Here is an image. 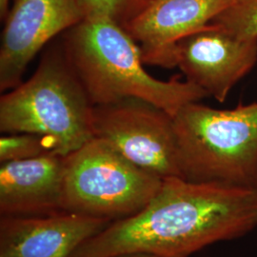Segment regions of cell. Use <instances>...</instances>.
Masks as SVG:
<instances>
[{"mask_svg":"<svg viewBox=\"0 0 257 257\" xmlns=\"http://www.w3.org/2000/svg\"><path fill=\"white\" fill-rule=\"evenodd\" d=\"M257 228V188L196 183L169 177L137 213L112 221L70 257L146 252L189 257Z\"/></svg>","mask_w":257,"mask_h":257,"instance_id":"cell-1","label":"cell"},{"mask_svg":"<svg viewBox=\"0 0 257 257\" xmlns=\"http://www.w3.org/2000/svg\"><path fill=\"white\" fill-rule=\"evenodd\" d=\"M63 51L93 106L135 98L174 117L185 105L209 96L179 76L168 81L153 77L138 42L110 19L85 18L66 31Z\"/></svg>","mask_w":257,"mask_h":257,"instance_id":"cell-2","label":"cell"},{"mask_svg":"<svg viewBox=\"0 0 257 257\" xmlns=\"http://www.w3.org/2000/svg\"><path fill=\"white\" fill-rule=\"evenodd\" d=\"M92 109L64 51H53L30 79L1 96L0 131L41 136L68 156L93 138Z\"/></svg>","mask_w":257,"mask_h":257,"instance_id":"cell-3","label":"cell"},{"mask_svg":"<svg viewBox=\"0 0 257 257\" xmlns=\"http://www.w3.org/2000/svg\"><path fill=\"white\" fill-rule=\"evenodd\" d=\"M173 118L183 179L257 188V102L230 110L191 102Z\"/></svg>","mask_w":257,"mask_h":257,"instance_id":"cell-4","label":"cell"},{"mask_svg":"<svg viewBox=\"0 0 257 257\" xmlns=\"http://www.w3.org/2000/svg\"><path fill=\"white\" fill-rule=\"evenodd\" d=\"M163 179L97 138L66 156L62 211L118 220L141 211Z\"/></svg>","mask_w":257,"mask_h":257,"instance_id":"cell-5","label":"cell"},{"mask_svg":"<svg viewBox=\"0 0 257 257\" xmlns=\"http://www.w3.org/2000/svg\"><path fill=\"white\" fill-rule=\"evenodd\" d=\"M92 126L93 138L142 170L161 179L182 178L174 118L164 110L135 98L93 106Z\"/></svg>","mask_w":257,"mask_h":257,"instance_id":"cell-6","label":"cell"},{"mask_svg":"<svg viewBox=\"0 0 257 257\" xmlns=\"http://www.w3.org/2000/svg\"><path fill=\"white\" fill-rule=\"evenodd\" d=\"M84 19L78 0H14L1 36L0 90L19 86L42 47Z\"/></svg>","mask_w":257,"mask_h":257,"instance_id":"cell-7","label":"cell"},{"mask_svg":"<svg viewBox=\"0 0 257 257\" xmlns=\"http://www.w3.org/2000/svg\"><path fill=\"white\" fill-rule=\"evenodd\" d=\"M175 62L186 80L224 102L256 65L257 40H240L210 24L178 42Z\"/></svg>","mask_w":257,"mask_h":257,"instance_id":"cell-8","label":"cell"},{"mask_svg":"<svg viewBox=\"0 0 257 257\" xmlns=\"http://www.w3.org/2000/svg\"><path fill=\"white\" fill-rule=\"evenodd\" d=\"M234 0H152L125 29L140 48L145 64L175 68L180 40L209 26Z\"/></svg>","mask_w":257,"mask_h":257,"instance_id":"cell-9","label":"cell"},{"mask_svg":"<svg viewBox=\"0 0 257 257\" xmlns=\"http://www.w3.org/2000/svg\"><path fill=\"white\" fill-rule=\"evenodd\" d=\"M111 221L71 211L2 215L0 257H70Z\"/></svg>","mask_w":257,"mask_h":257,"instance_id":"cell-10","label":"cell"},{"mask_svg":"<svg viewBox=\"0 0 257 257\" xmlns=\"http://www.w3.org/2000/svg\"><path fill=\"white\" fill-rule=\"evenodd\" d=\"M66 156L48 153L0 166L1 215H40L62 211Z\"/></svg>","mask_w":257,"mask_h":257,"instance_id":"cell-11","label":"cell"},{"mask_svg":"<svg viewBox=\"0 0 257 257\" xmlns=\"http://www.w3.org/2000/svg\"><path fill=\"white\" fill-rule=\"evenodd\" d=\"M211 24L240 40H257V0H234Z\"/></svg>","mask_w":257,"mask_h":257,"instance_id":"cell-12","label":"cell"},{"mask_svg":"<svg viewBox=\"0 0 257 257\" xmlns=\"http://www.w3.org/2000/svg\"><path fill=\"white\" fill-rule=\"evenodd\" d=\"M152 0H78L85 18L112 20L125 27Z\"/></svg>","mask_w":257,"mask_h":257,"instance_id":"cell-13","label":"cell"},{"mask_svg":"<svg viewBox=\"0 0 257 257\" xmlns=\"http://www.w3.org/2000/svg\"><path fill=\"white\" fill-rule=\"evenodd\" d=\"M54 153L46 138L29 133L5 134L0 138V161H18Z\"/></svg>","mask_w":257,"mask_h":257,"instance_id":"cell-14","label":"cell"},{"mask_svg":"<svg viewBox=\"0 0 257 257\" xmlns=\"http://www.w3.org/2000/svg\"><path fill=\"white\" fill-rule=\"evenodd\" d=\"M10 10V0H0V17L5 19Z\"/></svg>","mask_w":257,"mask_h":257,"instance_id":"cell-15","label":"cell"},{"mask_svg":"<svg viewBox=\"0 0 257 257\" xmlns=\"http://www.w3.org/2000/svg\"><path fill=\"white\" fill-rule=\"evenodd\" d=\"M113 257H162L158 256L156 254H152V253H146V252H132V253H124V254H120Z\"/></svg>","mask_w":257,"mask_h":257,"instance_id":"cell-16","label":"cell"}]
</instances>
